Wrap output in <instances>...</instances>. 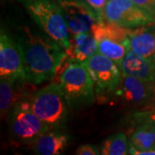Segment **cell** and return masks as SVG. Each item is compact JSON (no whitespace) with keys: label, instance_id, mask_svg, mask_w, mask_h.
I'll use <instances>...</instances> for the list:
<instances>
[{"label":"cell","instance_id":"obj_1","mask_svg":"<svg viewBox=\"0 0 155 155\" xmlns=\"http://www.w3.org/2000/svg\"><path fill=\"white\" fill-rule=\"evenodd\" d=\"M14 39L21 53L26 81L31 85L49 81L66 61V50L41 30L25 25L18 28Z\"/></svg>","mask_w":155,"mask_h":155},{"label":"cell","instance_id":"obj_2","mask_svg":"<svg viewBox=\"0 0 155 155\" xmlns=\"http://www.w3.org/2000/svg\"><path fill=\"white\" fill-rule=\"evenodd\" d=\"M59 84L71 110H80L95 102V85L84 63L67 61Z\"/></svg>","mask_w":155,"mask_h":155},{"label":"cell","instance_id":"obj_3","mask_svg":"<svg viewBox=\"0 0 155 155\" xmlns=\"http://www.w3.org/2000/svg\"><path fill=\"white\" fill-rule=\"evenodd\" d=\"M25 10L43 33L65 50L70 47V35L56 0H21Z\"/></svg>","mask_w":155,"mask_h":155},{"label":"cell","instance_id":"obj_4","mask_svg":"<svg viewBox=\"0 0 155 155\" xmlns=\"http://www.w3.org/2000/svg\"><path fill=\"white\" fill-rule=\"evenodd\" d=\"M33 111L50 129H62L69 116V106L59 83L48 84L28 97Z\"/></svg>","mask_w":155,"mask_h":155},{"label":"cell","instance_id":"obj_5","mask_svg":"<svg viewBox=\"0 0 155 155\" xmlns=\"http://www.w3.org/2000/svg\"><path fill=\"white\" fill-rule=\"evenodd\" d=\"M12 139L24 145H32L50 127L42 122L31 108L28 97L17 102L7 116Z\"/></svg>","mask_w":155,"mask_h":155},{"label":"cell","instance_id":"obj_6","mask_svg":"<svg viewBox=\"0 0 155 155\" xmlns=\"http://www.w3.org/2000/svg\"><path fill=\"white\" fill-rule=\"evenodd\" d=\"M129 28L103 21L96 24L91 33L97 42V52L116 62L121 68L129 48Z\"/></svg>","mask_w":155,"mask_h":155},{"label":"cell","instance_id":"obj_7","mask_svg":"<svg viewBox=\"0 0 155 155\" xmlns=\"http://www.w3.org/2000/svg\"><path fill=\"white\" fill-rule=\"evenodd\" d=\"M104 19L129 29L155 24V17L134 5L132 0H107Z\"/></svg>","mask_w":155,"mask_h":155},{"label":"cell","instance_id":"obj_8","mask_svg":"<svg viewBox=\"0 0 155 155\" xmlns=\"http://www.w3.org/2000/svg\"><path fill=\"white\" fill-rule=\"evenodd\" d=\"M153 84L151 82L122 73L114 97L125 110L140 111L152 102Z\"/></svg>","mask_w":155,"mask_h":155},{"label":"cell","instance_id":"obj_9","mask_svg":"<svg viewBox=\"0 0 155 155\" xmlns=\"http://www.w3.org/2000/svg\"><path fill=\"white\" fill-rule=\"evenodd\" d=\"M84 64L93 80L96 93L114 94L122 76L116 62L97 52Z\"/></svg>","mask_w":155,"mask_h":155},{"label":"cell","instance_id":"obj_10","mask_svg":"<svg viewBox=\"0 0 155 155\" xmlns=\"http://www.w3.org/2000/svg\"><path fill=\"white\" fill-rule=\"evenodd\" d=\"M56 2L62 11L70 37L78 34L91 32L96 24L103 22L84 0H56Z\"/></svg>","mask_w":155,"mask_h":155},{"label":"cell","instance_id":"obj_11","mask_svg":"<svg viewBox=\"0 0 155 155\" xmlns=\"http://www.w3.org/2000/svg\"><path fill=\"white\" fill-rule=\"evenodd\" d=\"M0 78L27 82L20 50L17 41L4 28L0 32Z\"/></svg>","mask_w":155,"mask_h":155},{"label":"cell","instance_id":"obj_12","mask_svg":"<svg viewBox=\"0 0 155 155\" xmlns=\"http://www.w3.org/2000/svg\"><path fill=\"white\" fill-rule=\"evenodd\" d=\"M128 41L132 51L155 62V24L131 29Z\"/></svg>","mask_w":155,"mask_h":155},{"label":"cell","instance_id":"obj_13","mask_svg":"<svg viewBox=\"0 0 155 155\" xmlns=\"http://www.w3.org/2000/svg\"><path fill=\"white\" fill-rule=\"evenodd\" d=\"M122 73L155 84V62L129 49L121 66Z\"/></svg>","mask_w":155,"mask_h":155},{"label":"cell","instance_id":"obj_14","mask_svg":"<svg viewBox=\"0 0 155 155\" xmlns=\"http://www.w3.org/2000/svg\"><path fill=\"white\" fill-rule=\"evenodd\" d=\"M71 137L61 129H50L32 144L35 153L39 155H59L65 153Z\"/></svg>","mask_w":155,"mask_h":155},{"label":"cell","instance_id":"obj_15","mask_svg":"<svg viewBox=\"0 0 155 155\" xmlns=\"http://www.w3.org/2000/svg\"><path fill=\"white\" fill-rule=\"evenodd\" d=\"M97 53V42L91 32L78 34L70 37V47L66 50L68 61L84 63Z\"/></svg>","mask_w":155,"mask_h":155},{"label":"cell","instance_id":"obj_16","mask_svg":"<svg viewBox=\"0 0 155 155\" xmlns=\"http://www.w3.org/2000/svg\"><path fill=\"white\" fill-rule=\"evenodd\" d=\"M25 82H20L12 78H1L0 80V112L2 118H7L12 107L20 100L25 98L22 85Z\"/></svg>","mask_w":155,"mask_h":155},{"label":"cell","instance_id":"obj_17","mask_svg":"<svg viewBox=\"0 0 155 155\" xmlns=\"http://www.w3.org/2000/svg\"><path fill=\"white\" fill-rule=\"evenodd\" d=\"M131 133L129 146L135 150L142 151L155 147V121L143 120Z\"/></svg>","mask_w":155,"mask_h":155},{"label":"cell","instance_id":"obj_18","mask_svg":"<svg viewBox=\"0 0 155 155\" xmlns=\"http://www.w3.org/2000/svg\"><path fill=\"white\" fill-rule=\"evenodd\" d=\"M129 142L127 134L118 132L109 136L102 143L100 151L103 155H126L128 154Z\"/></svg>","mask_w":155,"mask_h":155},{"label":"cell","instance_id":"obj_19","mask_svg":"<svg viewBox=\"0 0 155 155\" xmlns=\"http://www.w3.org/2000/svg\"><path fill=\"white\" fill-rule=\"evenodd\" d=\"M75 153L78 155H98L101 154V151L96 145L84 144L78 147Z\"/></svg>","mask_w":155,"mask_h":155},{"label":"cell","instance_id":"obj_20","mask_svg":"<svg viewBox=\"0 0 155 155\" xmlns=\"http://www.w3.org/2000/svg\"><path fill=\"white\" fill-rule=\"evenodd\" d=\"M84 1L96 11V13L101 18V20L104 21V7L107 0H84Z\"/></svg>","mask_w":155,"mask_h":155},{"label":"cell","instance_id":"obj_21","mask_svg":"<svg viewBox=\"0 0 155 155\" xmlns=\"http://www.w3.org/2000/svg\"><path fill=\"white\" fill-rule=\"evenodd\" d=\"M134 5L155 17V0H132Z\"/></svg>","mask_w":155,"mask_h":155},{"label":"cell","instance_id":"obj_22","mask_svg":"<svg viewBox=\"0 0 155 155\" xmlns=\"http://www.w3.org/2000/svg\"><path fill=\"white\" fill-rule=\"evenodd\" d=\"M134 118L135 119V122H141L143 120H153L155 121V112H148V111L140 110L134 113Z\"/></svg>","mask_w":155,"mask_h":155},{"label":"cell","instance_id":"obj_23","mask_svg":"<svg viewBox=\"0 0 155 155\" xmlns=\"http://www.w3.org/2000/svg\"><path fill=\"white\" fill-rule=\"evenodd\" d=\"M141 110H144V111H148V112H155V102L153 103H151L149 104L148 105H147L145 108H143Z\"/></svg>","mask_w":155,"mask_h":155},{"label":"cell","instance_id":"obj_24","mask_svg":"<svg viewBox=\"0 0 155 155\" xmlns=\"http://www.w3.org/2000/svg\"><path fill=\"white\" fill-rule=\"evenodd\" d=\"M153 102H155V84H153V99L151 103H153Z\"/></svg>","mask_w":155,"mask_h":155}]
</instances>
